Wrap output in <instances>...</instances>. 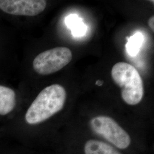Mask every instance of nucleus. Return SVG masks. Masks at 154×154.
<instances>
[{"label": "nucleus", "mask_w": 154, "mask_h": 154, "mask_svg": "<svg viewBox=\"0 0 154 154\" xmlns=\"http://www.w3.org/2000/svg\"><path fill=\"white\" fill-rule=\"evenodd\" d=\"M66 92L59 84H53L42 90L29 107L25 120L34 125L48 120L63 109L65 105Z\"/></svg>", "instance_id": "1"}, {"label": "nucleus", "mask_w": 154, "mask_h": 154, "mask_svg": "<svg viewBox=\"0 0 154 154\" xmlns=\"http://www.w3.org/2000/svg\"><path fill=\"white\" fill-rule=\"evenodd\" d=\"M111 74L114 82L121 88L122 98L126 104L135 106L142 101L143 80L134 66L126 62H118L112 67Z\"/></svg>", "instance_id": "2"}, {"label": "nucleus", "mask_w": 154, "mask_h": 154, "mask_svg": "<svg viewBox=\"0 0 154 154\" xmlns=\"http://www.w3.org/2000/svg\"><path fill=\"white\" fill-rule=\"evenodd\" d=\"M89 126L100 139L122 152L132 146V138L129 133L110 116H95L90 119Z\"/></svg>", "instance_id": "3"}, {"label": "nucleus", "mask_w": 154, "mask_h": 154, "mask_svg": "<svg viewBox=\"0 0 154 154\" xmlns=\"http://www.w3.org/2000/svg\"><path fill=\"white\" fill-rule=\"evenodd\" d=\"M72 58V51L66 47H57L43 51L34 60L33 69L41 75H49L67 65Z\"/></svg>", "instance_id": "4"}, {"label": "nucleus", "mask_w": 154, "mask_h": 154, "mask_svg": "<svg viewBox=\"0 0 154 154\" xmlns=\"http://www.w3.org/2000/svg\"><path fill=\"white\" fill-rule=\"evenodd\" d=\"M46 7L44 0H0V9L12 15L35 16Z\"/></svg>", "instance_id": "5"}, {"label": "nucleus", "mask_w": 154, "mask_h": 154, "mask_svg": "<svg viewBox=\"0 0 154 154\" xmlns=\"http://www.w3.org/2000/svg\"><path fill=\"white\" fill-rule=\"evenodd\" d=\"M83 154H124L123 152L100 139H86L83 143Z\"/></svg>", "instance_id": "6"}, {"label": "nucleus", "mask_w": 154, "mask_h": 154, "mask_svg": "<svg viewBox=\"0 0 154 154\" xmlns=\"http://www.w3.org/2000/svg\"><path fill=\"white\" fill-rule=\"evenodd\" d=\"M16 94L11 88L0 85V115L5 116L14 109Z\"/></svg>", "instance_id": "7"}, {"label": "nucleus", "mask_w": 154, "mask_h": 154, "mask_svg": "<svg viewBox=\"0 0 154 154\" xmlns=\"http://www.w3.org/2000/svg\"><path fill=\"white\" fill-rule=\"evenodd\" d=\"M67 26L72 29V34L75 37L83 35L86 32L87 26L77 15H70L65 20Z\"/></svg>", "instance_id": "8"}, {"label": "nucleus", "mask_w": 154, "mask_h": 154, "mask_svg": "<svg viewBox=\"0 0 154 154\" xmlns=\"http://www.w3.org/2000/svg\"><path fill=\"white\" fill-rule=\"evenodd\" d=\"M127 39L128 42L126 46L127 50L131 56H135L138 54L143 43V35L141 33H137Z\"/></svg>", "instance_id": "9"}, {"label": "nucleus", "mask_w": 154, "mask_h": 154, "mask_svg": "<svg viewBox=\"0 0 154 154\" xmlns=\"http://www.w3.org/2000/svg\"><path fill=\"white\" fill-rule=\"evenodd\" d=\"M154 16L151 17L149 18L148 21V23H149V27L151 29V30L154 32Z\"/></svg>", "instance_id": "10"}, {"label": "nucleus", "mask_w": 154, "mask_h": 154, "mask_svg": "<svg viewBox=\"0 0 154 154\" xmlns=\"http://www.w3.org/2000/svg\"><path fill=\"white\" fill-rule=\"evenodd\" d=\"M102 84H103V82L100 81V80H98V81L96 82V85H98V86H101V85H102Z\"/></svg>", "instance_id": "11"}]
</instances>
